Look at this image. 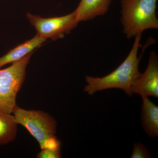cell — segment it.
<instances>
[{"instance_id":"9","label":"cell","mask_w":158,"mask_h":158,"mask_svg":"<svg viewBox=\"0 0 158 158\" xmlns=\"http://www.w3.org/2000/svg\"><path fill=\"white\" fill-rule=\"evenodd\" d=\"M141 98V125L148 137L156 138L158 136V106L148 97Z\"/></svg>"},{"instance_id":"4","label":"cell","mask_w":158,"mask_h":158,"mask_svg":"<svg viewBox=\"0 0 158 158\" xmlns=\"http://www.w3.org/2000/svg\"><path fill=\"white\" fill-rule=\"evenodd\" d=\"M34 52L8 68L0 69V111L12 114L16 106L17 94L25 80L27 66Z\"/></svg>"},{"instance_id":"1","label":"cell","mask_w":158,"mask_h":158,"mask_svg":"<svg viewBox=\"0 0 158 158\" xmlns=\"http://www.w3.org/2000/svg\"><path fill=\"white\" fill-rule=\"evenodd\" d=\"M141 35L135 37L132 48L123 62L113 72L103 77H93L86 76L87 85L84 91L88 95H93L98 91L117 88L121 89L131 97L132 85L141 76L139 70L141 56H138V50L141 46Z\"/></svg>"},{"instance_id":"7","label":"cell","mask_w":158,"mask_h":158,"mask_svg":"<svg viewBox=\"0 0 158 158\" xmlns=\"http://www.w3.org/2000/svg\"><path fill=\"white\" fill-rule=\"evenodd\" d=\"M46 40L36 34L31 39L17 45L6 55L0 57V68L6 64H12L19 61L29 54L34 52Z\"/></svg>"},{"instance_id":"11","label":"cell","mask_w":158,"mask_h":158,"mask_svg":"<svg viewBox=\"0 0 158 158\" xmlns=\"http://www.w3.org/2000/svg\"><path fill=\"white\" fill-rule=\"evenodd\" d=\"M131 158H152L149 150L144 144L137 142L133 145L132 152Z\"/></svg>"},{"instance_id":"10","label":"cell","mask_w":158,"mask_h":158,"mask_svg":"<svg viewBox=\"0 0 158 158\" xmlns=\"http://www.w3.org/2000/svg\"><path fill=\"white\" fill-rule=\"evenodd\" d=\"M18 124L13 115L0 111V146L14 141Z\"/></svg>"},{"instance_id":"2","label":"cell","mask_w":158,"mask_h":158,"mask_svg":"<svg viewBox=\"0 0 158 158\" xmlns=\"http://www.w3.org/2000/svg\"><path fill=\"white\" fill-rule=\"evenodd\" d=\"M157 0H121L122 24L128 39L148 29H158Z\"/></svg>"},{"instance_id":"12","label":"cell","mask_w":158,"mask_h":158,"mask_svg":"<svg viewBox=\"0 0 158 158\" xmlns=\"http://www.w3.org/2000/svg\"><path fill=\"white\" fill-rule=\"evenodd\" d=\"M38 158H61V149L45 148L41 151L37 155Z\"/></svg>"},{"instance_id":"8","label":"cell","mask_w":158,"mask_h":158,"mask_svg":"<svg viewBox=\"0 0 158 158\" xmlns=\"http://www.w3.org/2000/svg\"><path fill=\"white\" fill-rule=\"evenodd\" d=\"M112 0H81L74 10L79 22L104 15L110 8Z\"/></svg>"},{"instance_id":"6","label":"cell","mask_w":158,"mask_h":158,"mask_svg":"<svg viewBox=\"0 0 158 158\" xmlns=\"http://www.w3.org/2000/svg\"><path fill=\"white\" fill-rule=\"evenodd\" d=\"M132 94L141 97L158 98V59L154 52H151L147 67L144 73L134 82L131 88Z\"/></svg>"},{"instance_id":"3","label":"cell","mask_w":158,"mask_h":158,"mask_svg":"<svg viewBox=\"0 0 158 158\" xmlns=\"http://www.w3.org/2000/svg\"><path fill=\"white\" fill-rule=\"evenodd\" d=\"M18 124L23 126L39 143L41 149H61V141L56 137L57 122L48 113L27 110L17 105L12 112Z\"/></svg>"},{"instance_id":"5","label":"cell","mask_w":158,"mask_h":158,"mask_svg":"<svg viewBox=\"0 0 158 158\" xmlns=\"http://www.w3.org/2000/svg\"><path fill=\"white\" fill-rule=\"evenodd\" d=\"M27 18L35 28L37 35L46 40H52L63 38L76 27L79 23L75 11L70 14L50 18H42L31 13H27Z\"/></svg>"}]
</instances>
